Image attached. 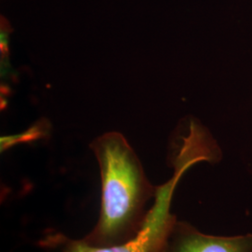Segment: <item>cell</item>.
<instances>
[{
	"instance_id": "1",
	"label": "cell",
	"mask_w": 252,
	"mask_h": 252,
	"mask_svg": "<svg viewBox=\"0 0 252 252\" xmlns=\"http://www.w3.org/2000/svg\"><path fill=\"white\" fill-rule=\"evenodd\" d=\"M91 149L99 165L101 205L96 224L82 240L99 248L119 246L135 238L142 229L158 186L147 179L122 134L106 133L92 142Z\"/></svg>"
},
{
	"instance_id": "2",
	"label": "cell",
	"mask_w": 252,
	"mask_h": 252,
	"mask_svg": "<svg viewBox=\"0 0 252 252\" xmlns=\"http://www.w3.org/2000/svg\"><path fill=\"white\" fill-rule=\"evenodd\" d=\"M160 252H252V232L234 235L205 234L189 222L177 220Z\"/></svg>"
},
{
	"instance_id": "3",
	"label": "cell",
	"mask_w": 252,
	"mask_h": 252,
	"mask_svg": "<svg viewBox=\"0 0 252 252\" xmlns=\"http://www.w3.org/2000/svg\"><path fill=\"white\" fill-rule=\"evenodd\" d=\"M166 232L159 223L147 220L135 238L109 248L94 247L81 239H72L63 234L47 236L43 246L56 252H160Z\"/></svg>"
},
{
	"instance_id": "4",
	"label": "cell",
	"mask_w": 252,
	"mask_h": 252,
	"mask_svg": "<svg viewBox=\"0 0 252 252\" xmlns=\"http://www.w3.org/2000/svg\"><path fill=\"white\" fill-rule=\"evenodd\" d=\"M48 131V124H36L32 128L28 129L26 133L21 134L20 135H15L12 137H4L1 140V145L2 149H6L8 145L12 141V144L22 142V141H28V140H35L38 139L40 136L45 134V132Z\"/></svg>"
}]
</instances>
